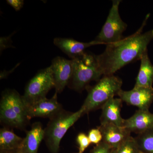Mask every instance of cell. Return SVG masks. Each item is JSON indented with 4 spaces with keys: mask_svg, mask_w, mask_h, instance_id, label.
Segmentation results:
<instances>
[{
    "mask_svg": "<svg viewBox=\"0 0 153 153\" xmlns=\"http://www.w3.org/2000/svg\"><path fill=\"white\" fill-rule=\"evenodd\" d=\"M149 16L147 15L142 25L131 36L107 45L104 52L96 55L99 66L103 75H113L124 66L140 60L151 41L153 40V30L143 33Z\"/></svg>",
    "mask_w": 153,
    "mask_h": 153,
    "instance_id": "obj_1",
    "label": "cell"
},
{
    "mask_svg": "<svg viewBox=\"0 0 153 153\" xmlns=\"http://www.w3.org/2000/svg\"><path fill=\"white\" fill-rule=\"evenodd\" d=\"M0 120L6 127L24 130L30 122L22 96L14 89L4 91L0 102Z\"/></svg>",
    "mask_w": 153,
    "mask_h": 153,
    "instance_id": "obj_2",
    "label": "cell"
},
{
    "mask_svg": "<svg viewBox=\"0 0 153 153\" xmlns=\"http://www.w3.org/2000/svg\"><path fill=\"white\" fill-rule=\"evenodd\" d=\"M84 114V110L82 107L75 112L63 108L49 118L44 129V140L50 152L58 153L60 141L68 129Z\"/></svg>",
    "mask_w": 153,
    "mask_h": 153,
    "instance_id": "obj_3",
    "label": "cell"
},
{
    "mask_svg": "<svg viewBox=\"0 0 153 153\" xmlns=\"http://www.w3.org/2000/svg\"><path fill=\"white\" fill-rule=\"evenodd\" d=\"M71 60L73 71L68 85L71 89L81 92L88 87L91 81H98L103 76L94 54L85 52Z\"/></svg>",
    "mask_w": 153,
    "mask_h": 153,
    "instance_id": "obj_4",
    "label": "cell"
},
{
    "mask_svg": "<svg viewBox=\"0 0 153 153\" xmlns=\"http://www.w3.org/2000/svg\"><path fill=\"white\" fill-rule=\"evenodd\" d=\"M122 84V79L113 74L103 75L94 86L88 87V94L81 106L84 114L101 108L107 102L117 95Z\"/></svg>",
    "mask_w": 153,
    "mask_h": 153,
    "instance_id": "obj_5",
    "label": "cell"
},
{
    "mask_svg": "<svg viewBox=\"0 0 153 153\" xmlns=\"http://www.w3.org/2000/svg\"><path fill=\"white\" fill-rule=\"evenodd\" d=\"M53 88H55V81L51 66L38 71L28 82L22 96L26 106L46 98Z\"/></svg>",
    "mask_w": 153,
    "mask_h": 153,
    "instance_id": "obj_6",
    "label": "cell"
},
{
    "mask_svg": "<svg viewBox=\"0 0 153 153\" xmlns=\"http://www.w3.org/2000/svg\"><path fill=\"white\" fill-rule=\"evenodd\" d=\"M121 0H113L106 22L94 41L99 44H113L123 39V32L127 25L120 18L119 7Z\"/></svg>",
    "mask_w": 153,
    "mask_h": 153,
    "instance_id": "obj_7",
    "label": "cell"
},
{
    "mask_svg": "<svg viewBox=\"0 0 153 153\" xmlns=\"http://www.w3.org/2000/svg\"><path fill=\"white\" fill-rule=\"evenodd\" d=\"M118 96L128 105L138 109L149 110L153 102V88L134 87L132 90H120Z\"/></svg>",
    "mask_w": 153,
    "mask_h": 153,
    "instance_id": "obj_8",
    "label": "cell"
},
{
    "mask_svg": "<svg viewBox=\"0 0 153 153\" xmlns=\"http://www.w3.org/2000/svg\"><path fill=\"white\" fill-rule=\"evenodd\" d=\"M51 68L55 81V92L60 93L68 85L72 76V60L57 56L52 61Z\"/></svg>",
    "mask_w": 153,
    "mask_h": 153,
    "instance_id": "obj_9",
    "label": "cell"
},
{
    "mask_svg": "<svg viewBox=\"0 0 153 153\" xmlns=\"http://www.w3.org/2000/svg\"><path fill=\"white\" fill-rule=\"evenodd\" d=\"M57 93L50 99L45 98L30 106L27 107L28 117L30 119L36 117L49 118L63 109L62 105L57 101Z\"/></svg>",
    "mask_w": 153,
    "mask_h": 153,
    "instance_id": "obj_10",
    "label": "cell"
},
{
    "mask_svg": "<svg viewBox=\"0 0 153 153\" xmlns=\"http://www.w3.org/2000/svg\"><path fill=\"white\" fill-rule=\"evenodd\" d=\"M123 128L129 132L139 134L153 128V113L149 110L138 109L127 119H124Z\"/></svg>",
    "mask_w": 153,
    "mask_h": 153,
    "instance_id": "obj_11",
    "label": "cell"
},
{
    "mask_svg": "<svg viewBox=\"0 0 153 153\" xmlns=\"http://www.w3.org/2000/svg\"><path fill=\"white\" fill-rule=\"evenodd\" d=\"M55 46L65 53L71 59L80 56L85 52L86 48L99 45L94 40L88 43L79 42L71 38H56L53 40Z\"/></svg>",
    "mask_w": 153,
    "mask_h": 153,
    "instance_id": "obj_12",
    "label": "cell"
},
{
    "mask_svg": "<svg viewBox=\"0 0 153 153\" xmlns=\"http://www.w3.org/2000/svg\"><path fill=\"white\" fill-rule=\"evenodd\" d=\"M98 128L102 134V141L113 149L118 147L131 136L130 133L123 128L112 124L100 125Z\"/></svg>",
    "mask_w": 153,
    "mask_h": 153,
    "instance_id": "obj_13",
    "label": "cell"
},
{
    "mask_svg": "<svg viewBox=\"0 0 153 153\" xmlns=\"http://www.w3.org/2000/svg\"><path fill=\"white\" fill-rule=\"evenodd\" d=\"M123 101L120 98H112L102 107L100 125L112 124L123 128L124 119L121 116Z\"/></svg>",
    "mask_w": 153,
    "mask_h": 153,
    "instance_id": "obj_14",
    "label": "cell"
},
{
    "mask_svg": "<svg viewBox=\"0 0 153 153\" xmlns=\"http://www.w3.org/2000/svg\"><path fill=\"white\" fill-rule=\"evenodd\" d=\"M44 137V129L39 122L34 123L27 132L19 150L22 153H38L40 144Z\"/></svg>",
    "mask_w": 153,
    "mask_h": 153,
    "instance_id": "obj_15",
    "label": "cell"
},
{
    "mask_svg": "<svg viewBox=\"0 0 153 153\" xmlns=\"http://www.w3.org/2000/svg\"><path fill=\"white\" fill-rule=\"evenodd\" d=\"M139 71L134 87L153 88V65L146 51L140 59Z\"/></svg>",
    "mask_w": 153,
    "mask_h": 153,
    "instance_id": "obj_16",
    "label": "cell"
},
{
    "mask_svg": "<svg viewBox=\"0 0 153 153\" xmlns=\"http://www.w3.org/2000/svg\"><path fill=\"white\" fill-rule=\"evenodd\" d=\"M24 138L18 136L9 128L0 130V150L9 151L20 148Z\"/></svg>",
    "mask_w": 153,
    "mask_h": 153,
    "instance_id": "obj_17",
    "label": "cell"
},
{
    "mask_svg": "<svg viewBox=\"0 0 153 153\" xmlns=\"http://www.w3.org/2000/svg\"><path fill=\"white\" fill-rule=\"evenodd\" d=\"M134 138L141 152L153 153V128L137 134Z\"/></svg>",
    "mask_w": 153,
    "mask_h": 153,
    "instance_id": "obj_18",
    "label": "cell"
},
{
    "mask_svg": "<svg viewBox=\"0 0 153 153\" xmlns=\"http://www.w3.org/2000/svg\"><path fill=\"white\" fill-rule=\"evenodd\" d=\"M114 153H141V152L134 137L131 136L115 149Z\"/></svg>",
    "mask_w": 153,
    "mask_h": 153,
    "instance_id": "obj_19",
    "label": "cell"
},
{
    "mask_svg": "<svg viewBox=\"0 0 153 153\" xmlns=\"http://www.w3.org/2000/svg\"><path fill=\"white\" fill-rule=\"evenodd\" d=\"M76 142L78 146V153H84L91 144L87 135L84 133H80L77 135Z\"/></svg>",
    "mask_w": 153,
    "mask_h": 153,
    "instance_id": "obj_20",
    "label": "cell"
},
{
    "mask_svg": "<svg viewBox=\"0 0 153 153\" xmlns=\"http://www.w3.org/2000/svg\"><path fill=\"white\" fill-rule=\"evenodd\" d=\"M87 135L91 143L97 145L102 141V134L98 127L91 129L88 132Z\"/></svg>",
    "mask_w": 153,
    "mask_h": 153,
    "instance_id": "obj_21",
    "label": "cell"
},
{
    "mask_svg": "<svg viewBox=\"0 0 153 153\" xmlns=\"http://www.w3.org/2000/svg\"><path fill=\"white\" fill-rule=\"evenodd\" d=\"M115 149L110 147L105 143L102 141L91 150L90 153H114Z\"/></svg>",
    "mask_w": 153,
    "mask_h": 153,
    "instance_id": "obj_22",
    "label": "cell"
},
{
    "mask_svg": "<svg viewBox=\"0 0 153 153\" xmlns=\"http://www.w3.org/2000/svg\"><path fill=\"white\" fill-rule=\"evenodd\" d=\"M7 2L16 11H20L24 5L23 0H7Z\"/></svg>",
    "mask_w": 153,
    "mask_h": 153,
    "instance_id": "obj_23",
    "label": "cell"
},
{
    "mask_svg": "<svg viewBox=\"0 0 153 153\" xmlns=\"http://www.w3.org/2000/svg\"><path fill=\"white\" fill-rule=\"evenodd\" d=\"M11 36L9 37H1V52L6 48H8L12 46V40L11 39Z\"/></svg>",
    "mask_w": 153,
    "mask_h": 153,
    "instance_id": "obj_24",
    "label": "cell"
},
{
    "mask_svg": "<svg viewBox=\"0 0 153 153\" xmlns=\"http://www.w3.org/2000/svg\"><path fill=\"white\" fill-rule=\"evenodd\" d=\"M0 153H22L19 150V149L13 150L3 151L0 150Z\"/></svg>",
    "mask_w": 153,
    "mask_h": 153,
    "instance_id": "obj_25",
    "label": "cell"
},
{
    "mask_svg": "<svg viewBox=\"0 0 153 153\" xmlns=\"http://www.w3.org/2000/svg\"><path fill=\"white\" fill-rule=\"evenodd\" d=\"M141 153H142V152H141Z\"/></svg>",
    "mask_w": 153,
    "mask_h": 153,
    "instance_id": "obj_26",
    "label": "cell"
}]
</instances>
